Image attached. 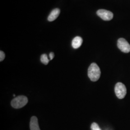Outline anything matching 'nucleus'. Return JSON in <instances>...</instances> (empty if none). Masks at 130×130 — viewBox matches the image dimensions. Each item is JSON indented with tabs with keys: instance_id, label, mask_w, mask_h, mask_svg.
Returning a JSON list of instances; mask_svg holds the SVG:
<instances>
[{
	"instance_id": "nucleus-1",
	"label": "nucleus",
	"mask_w": 130,
	"mask_h": 130,
	"mask_svg": "<svg viewBox=\"0 0 130 130\" xmlns=\"http://www.w3.org/2000/svg\"><path fill=\"white\" fill-rule=\"evenodd\" d=\"M101 71L99 67L95 63H92L89 67L88 76L92 82H96L100 77Z\"/></svg>"
},
{
	"instance_id": "nucleus-2",
	"label": "nucleus",
	"mask_w": 130,
	"mask_h": 130,
	"mask_svg": "<svg viewBox=\"0 0 130 130\" xmlns=\"http://www.w3.org/2000/svg\"><path fill=\"white\" fill-rule=\"evenodd\" d=\"M28 102V98L24 95L14 98L11 101V106L14 108H20L24 107Z\"/></svg>"
},
{
	"instance_id": "nucleus-3",
	"label": "nucleus",
	"mask_w": 130,
	"mask_h": 130,
	"mask_svg": "<svg viewBox=\"0 0 130 130\" xmlns=\"http://www.w3.org/2000/svg\"><path fill=\"white\" fill-rule=\"evenodd\" d=\"M115 92L118 98L123 99L124 98L127 93V90L124 84L121 83H118L115 87Z\"/></svg>"
},
{
	"instance_id": "nucleus-4",
	"label": "nucleus",
	"mask_w": 130,
	"mask_h": 130,
	"mask_svg": "<svg viewBox=\"0 0 130 130\" xmlns=\"http://www.w3.org/2000/svg\"><path fill=\"white\" fill-rule=\"evenodd\" d=\"M117 45L121 51L128 53L130 52V45L124 38H120L118 41Z\"/></svg>"
},
{
	"instance_id": "nucleus-5",
	"label": "nucleus",
	"mask_w": 130,
	"mask_h": 130,
	"mask_svg": "<svg viewBox=\"0 0 130 130\" xmlns=\"http://www.w3.org/2000/svg\"><path fill=\"white\" fill-rule=\"evenodd\" d=\"M96 14L98 16L105 21L111 20L113 18V14L111 12L106 10H98Z\"/></svg>"
},
{
	"instance_id": "nucleus-6",
	"label": "nucleus",
	"mask_w": 130,
	"mask_h": 130,
	"mask_svg": "<svg viewBox=\"0 0 130 130\" xmlns=\"http://www.w3.org/2000/svg\"><path fill=\"white\" fill-rule=\"evenodd\" d=\"M30 130H41L40 129L37 118L36 117L32 116L30 121Z\"/></svg>"
},
{
	"instance_id": "nucleus-7",
	"label": "nucleus",
	"mask_w": 130,
	"mask_h": 130,
	"mask_svg": "<svg viewBox=\"0 0 130 130\" xmlns=\"http://www.w3.org/2000/svg\"><path fill=\"white\" fill-rule=\"evenodd\" d=\"M60 10L58 8H56L53 10L52 11L51 13L49 14L48 18V20L49 21H54L57 18L59 14H60Z\"/></svg>"
},
{
	"instance_id": "nucleus-8",
	"label": "nucleus",
	"mask_w": 130,
	"mask_h": 130,
	"mask_svg": "<svg viewBox=\"0 0 130 130\" xmlns=\"http://www.w3.org/2000/svg\"><path fill=\"white\" fill-rule=\"evenodd\" d=\"M83 39L80 37L77 36L75 37L72 42V46L74 49H78L80 47L83 43Z\"/></svg>"
},
{
	"instance_id": "nucleus-9",
	"label": "nucleus",
	"mask_w": 130,
	"mask_h": 130,
	"mask_svg": "<svg viewBox=\"0 0 130 130\" xmlns=\"http://www.w3.org/2000/svg\"><path fill=\"white\" fill-rule=\"evenodd\" d=\"M41 61L42 63H43L44 65H47L49 63V60L48 59V58L46 54L42 55L41 56Z\"/></svg>"
},
{
	"instance_id": "nucleus-10",
	"label": "nucleus",
	"mask_w": 130,
	"mask_h": 130,
	"mask_svg": "<svg viewBox=\"0 0 130 130\" xmlns=\"http://www.w3.org/2000/svg\"><path fill=\"white\" fill-rule=\"evenodd\" d=\"M91 129L92 130H102L100 129V128L99 127L98 124L95 122H93L91 126Z\"/></svg>"
},
{
	"instance_id": "nucleus-11",
	"label": "nucleus",
	"mask_w": 130,
	"mask_h": 130,
	"mask_svg": "<svg viewBox=\"0 0 130 130\" xmlns=\"http://www.w3.org/2000/svg\"><path fill=\"white\" fill-rule=\"evenodd\" d=\"M5 53L2 51H1L0 52V61H2L4 60V59L5 58Z\"/></svg>"
},
{
	"instance_id": "nucleus-12",
	"label": "nucleus",
	"mask_w": 130,
	"mask_h": 130,
	"mask_svg": "<svg viewBox=\"0 0 130 130\" xmlns=\"http://www.w3.org/2000/svg\"><path fill=\"white\" fill-rule=\"evenodd\" d=\"M54 56H55V55H54V53L51 52V53H50V54H49V57H50V60H52V59L54 58Z\"/></svg>"
}]
</instances>
